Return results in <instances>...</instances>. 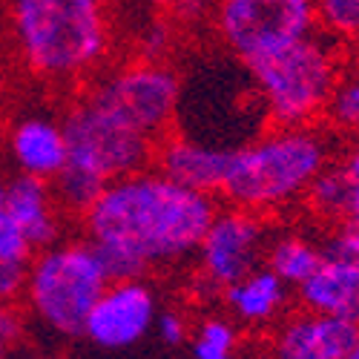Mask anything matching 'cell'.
<instances>
[{
  "instance_id": "f546056e",
  "label": "cell",
  "mask_w": 359,
  "mask_h": 359,
  "mask_svg": "<svg viewBox=\"0 0 359 359\" xmlns=\"http://www.w3.org/2000/svg\"><path fill=\"white\" fill-rule=\"evenodd\" d=\"M345 359H359V339L353 342V348H351V353H348Z\"/></svg>"
},
{
  "instance_id": "7a4b0ae2",
  "label": "cell",
  "mask_w": 359,
  "mask_h": 359,
  "mask_svg": "<svg viewBox=\"0 0 359 359\" xmlns=\"http://www.w3.org/2000/svg\"><path fill=\"white\" fill-rule=\"evenodd\" d=\"M6 26L20 67L46 86L81 89L112 64L109 0H6Z\"/></svg>"
},
{
  "instance_id": "9a60e30c",
  "label": "cell",
  "mask_w": 359,
  "mask_h": 359,
  "mask_svg": "<svg viewBox=\"0 0 359 359\" xmlns=\"http://www.w3.org/2000/svg\"><path fill=\"white\" fill-rule=\"evenodd\" d=\"M227 153L230 149L210 147L198 138H190L184 133L172 130L167 138L158 141L153 167L178 184L210 193L219 198V187H222L224 167H227Z\"/></svg>"
},
{
  "instance_id": "d6a6232c",
  "label": "cell",
  "mask_w": 359,
  "mask_h": 359,
  "mask_svg": "<svg viewBox=\"0 0 359 359\" xmlns=\"http://www.w3.org/2000/svg\"><path fill=\"white\" fill-rule=\"evenodd\" d=\"M259 359H271V356H267V353H264V356H259Z\"/></svg>"
},
{
  "instance_id": "4dcf8cb0",
  "label": "cell",
  "mask_w": 359,
  "mask_h": 359,
  "mask_svg": "<svg viewBox=\"0 0 359 359\" xmlns=\"http://www.w3.org/2000/svg\"><path fill=\"white\" fill-rule=\"evenodd\" d=\"M12 359H64V356H12Z\"/></svg>"
},
{
  "instance_id": "7402d4cb",
  "label": "cell",
  "mask_w": 359,
  "mask_h": 359,
  "mask_svg": "<svg viewBox=\"0 0 359 359\" xmlns=\"http://www.w3.org/2000/svg\"><path fill=\"white\" fill-rule=\"evenodd\" d=\"M32 253H35L32 245L26 242V236L20 233V227L12 222V216L6 210V178L0 175V259L29 262Z\"/></svg>"
},
{
  "instance_id": "ffe728a7",
  "label": "cell",
  "mask_w": 359,
  "mask_h": 359,
  "mask_svg": "<svg viewBox=\"0 0 359 359\" xmlns=\"http://www.w3.org/2000/svg\"><path fill=\"white\" fill-rule=\"evenodd\" d=\"M242 334L245 331L224 311L201 316L190 331L193 359H238Z\"/></svg>"
},
{
  "instance_id": "cb8c5ba5",
  "label": "cell",
  "mask_w": 359,
  "mask_h": 359,
  "mask_svg": "<svg viewBox=\"0 0 359 359\" xmlns=\"http://www.w3.org/2000/svg\"><path fill=\"white\" fill-rule=\"evenodd\" d=\"M325 253H331L359 271V224L356 222H339L331 227L325 242Z\"/></svg>"
},
{
  "instance_id": "6da1fadb",
  "label": "cell",
  "mask_w": 359,
  "mask_h": 359,
  "mask_svg": "<svg viewBox=\"0 0 359 359\" xmlns=\"http://www.w3.org/2000/svg\"><path fill=\"white\" fill-rule=\"evenodd\" d=\"M222 201L184 187L153 164L109 182L81 213V236L112 279H138L193 259Z\"/></svg>"
},
{
  "instance_id": "4316f807",
  "label": "cell",
  "mask_w": 359,
  "mask_h": 359,
  "mask_svg": "<svg viewBox=\"0 0 359 359\" xmlns=\"http://www.w3.org/2000/svg\"><path fill=\"white\" fill-rule=\"evenodd\" d=\"M342 172H345V178L351 184H359V138H351L348 141V147L339 153V158L334 161Z\"/></svg>"
},
{
  "instance_id": "d6986e66",
  "label": "cell",
  "mask_w": 359,
  "mask_h": 359,
  "mask_svg": "<svg viewBox=\"0 0 359 359\" xmlns=\"http://www.w3.org/2000/svg\"><path fill=\"white\" fill-rule=\"evenodd\" d=\"M322 130L339 138H359V67L351 61L339 72L322 112Z\"/></svg>"
},
{
  "instance_id": "8fae6325",
  "label": "cell",
  "mask_w": 359,
  "mask_h": 359,
  "mask_svg": "<svg viewBox=\"0 0 359 359\" xmlns=\"http://www.w3.org/2000/svg\"><path fill=\"white\" fill-rule=\"evenodd\" d=\"M4 153L15 175L52 182L64 170L69 153L64 115L49 109H26L15 115L4 130Z\"/></svg>"
},
{
  "instance_id": "e0dca14e",
  "label": "cell",
  "mask_w": 359,
  "mask_h": 359,
  "mask_svg": "<svg viewBox=\"0 0 359 359\" xmlns=\"http://www.w3.org/2000/svg\"><path fill=\"white\" fill-rule=\"evenodd\" d=\"M325 259V245L311 238L302 230H279L271 233L264 248V267L273 271L290 290H296Z\"/></svg>"
},
{
  "instance_id": "52a82bcc",
  "label": "cell",
  "mask_w": 359,
  "mask_h": 359,
  "mask_svg": "<svg viewBox=\"0 0 359 359\" xmlns=\"http://www.w3.org/2000/svg\"><path fill=\"white\" fill-rule=\"evenodd\" d=\"M81 89H86L98 104L112 109L141 135L156 141V147L172 133L178 104H182L178 72L167 61H149V57L109 64Z\"/></svg>"
},
{
  "instance_id": "277c9868",
  "label": "cell",
  "mask_w": 359,
  "mask_h": 359,
  "mask_svg": "<svg viewBox=\"0 0 359 359\" xmlns=\"http://www.w3.org/2000/svg\"><path fill=\"white\" fill-rule=\"evenodd\" d=\"M64 127L69 153L64 170L52 178V190L69 219H81L109 182L153 164L156 141L121 121L86 89H78L67 107Z\"/></svg>"
},
{
  "instance_id": "7c38bea8",
  "label": "cell",
  "mask_w": 359,
  "mask_h": 359,
  "mask_svg": "<svg viewBox=\"0 0 359 359\" xmlns=\"http://www.w3.org/2000/svg\"><path fill=\"white\" fill-rule=\"evenodd\" d=\"M359 339V325L316 311H287L267 331L271 359H345Z\"/></svg>"
},
{
  "instance_id": "44dd1931",
  "label": "cell",
  "mask_w": 359,
  "mask_h": 359,
  "mask_svg": "<svg viewBox=\"0 0 359 359\" xmlns=\"http://www.w3.org/2000/svg\"><path fill=\"white\" fill-rule=\"evenodd\" d=\"M319 29L337 41H348L359 32V0H316Z\"/></svg>"
},
{
  "instance_id": "603a6c76",
  "label": "cell",
  "mask_w": 359,
  "mask_h": 359,
  "mask_svg": "<svg viewBox=\"0 0 359 359\" xmlns=\"http://www.w3.org/2000/svg\"><path fill=\"white\" fill-rule=\"evenodd\" d=\"M29 334V316L23 305L0 302V351L15 353Z\"/></svg>"
},
{
  "instance_id": "5b68a950",
  "label": "cell",
  "mask_w": 359,
  "mask_h": 359,
  "mask_svg": "<svg viewBox=\"0 0 359 359\" xmlns=\"http://www.w3.org/2000/svg\"><path fill=\"white\" fill-rule=\"evenodd\" d=\"M109 282L112 276L95 245L83 236H64L32 253L20 305L43 334L78 339Z\"/></svg>"
},
{
  "instance_id": "2e32d148",
  "label": "cell",
  "mask_w": 359,
  "mask_h": 359,
  "mask_svg": "<svg viewBox=\"0 0 359 359\" xmlns=\"http://www.w3.org/2000/svg\"><path fill=\"white\" fill-rule=\"evenodd\" d=\"M293 296L305 311L359 325V271L331 253H325L322 264L293 290Z\"/></svg>"
},
{
  "instance_id": "ba28073f",
  "label": "cell",
  "mask_w": 359,
  "mask_h": 359,
  "mask_svg": "<svg viewBox=\"0 0 359 359\" xmlns=\"http://www.w3.org/2000/svg\"><path fill=\"white\" fill-rule=\"evenodd\" d=\"M319 29L316 0H216L213 32L245 67Z\"/></svg>"
},
{
  "instance_id": "1f68e13d",
  "label": "cell",
  "mask_w": 359,
  "mask_h": 359,
  "mask_svg": "<svg viewBox=\"0 0 359 359\" xmlns=\"http://www.w3.org/2000/svg\"><path fill=\"white\" fill-rule=\"evenodd\" d=\"M15 353H6V351H0V359H12Z\"/></svg>"
},
{
  "instance_id": "5bb4252c",
  "label": "cell",
  "mask_w": 359,
  "mask_h": 359,
  "mask_svg": "<svg viewBox=\"0 0 359 359\" xmlns=\"http://www.w3.org/2000/svg\"><path fill=\"white\" fill-rule=\"evenodd\" d=\"M6 210L26 236V242L32 245V250L49 248L52 242L67 236L69 216L57 201L52 182H41V178L29 175L6 178Z\"/></svg>"
},
{
  "instance_id": "484cf974",
  "label": "cell",
  "mask_w": 359,
  "mask_h": 359,
  "mask_svg": "<svg viewBox=\"0 0 359 359\" xmlns=\"http://www.w3.org/2000/svg\"><path fill=\"white\" fill-rule=\"evenodd\" d=\"M156 331L158 337L167 342V345H184L190 339V331H193V322L184 316V311L178 308H164L158 311V319H156Z\"/></svg>"
},
{
  "instance_id": "ac0fdd59",
  "label": "cell",
  "mask_w": 359,
  "mask_h": 359,
  "mask_svg": "<svg viewBox=\"0 0 359 359\" xmlns=\"http://www.w3.org/2000/svg\"><path fill=\"white\" fill-rule=\"evenodd\" d=\"M351 193L353 184L345 178V172L331 161L305 190V198L299 207H305L308 216L319 224L334 227L348 219V207H351Z\"/></svg>"
},
{
  "instance_id": "f1b7e54d",
  "label": "cell",
  "mask_w": 359,
  "mask_h": 359,
  "mask_svg": "<svg viewBox=\"0 0 359 359\" xmlns=\"http://www.w3.org/2000/svg\"><path fill=\"white\" fill-rule=\"evenodd\" d=\"M345 222H356V224H359V184H353L351 207H348V219H345Z\"/></svg>"
},
{
  "instance_id": "83f0119b",
  "label": "cell",
  "mask_w": 359,
  "mask_h": 359,
  "mask_svg": "<svg viewBox=\"0 0 359 359\" xmlns=\"http://www.w3.org/2000/svg\"><path fill=\"white\" fill-rule=\"evenodd\" d=\"M345 52H348V61H351L353 67H359V32L345 41Z\"/></svg>"
},
{
  "instance_id": "9c48e42d",
  "label": "cell",
  "mask_w": 359,
  "mask_h": 359,
  "mask_svg": "<svg viewBox=\"0 0 359 359\" xmlns=\"http://www.w3.org/2000/svg\"><path fill=\"white\" fill-rule=\"evenodd\" d=\"M271 219L222 204L193 253V287L198 299H216L224 287L264 264Z\"/></svg>"
},
{
  "instance_id": "4fadbf2b",
  "label": "cell",
  "mask_w": 359,
  "mask_h": 359,
  "mask_svg": "<svg viewBox=\"0 0 359 359\" xmlns=\"http://www.w3.org/2000/svg\"><path fill=\"white\" fill-rule=\"evenodd\" d=\"M293 290L267 267H256L245 279L222 290L219 302L224 313L242 327L245 334H267L287 313Z\"/></svg>"
},
{
  "instance_id": "30bf717a",
  "label": "cell",
  "mask_w": 359,
  "mask_h": 359,
  "mask_svg": "<svg viewBox=\"0 0 359 359\" xmlns=\"http://www.w3.org/2000/svg\"><path fill=\"white\" fill-rule=\"evenodd\" d=\"M158 311V293L147 282V276L112 279L86 319L83 339L104 351L133 348L149 331H156Z\"/></svg>"
},
{
  "instance_id": "d4e9b609",
  "label": "cell",
  "mask_w": 359,
  "mask_h": 359,
  "mask_svg": "<svg viewBox=\"0 0 359 359\" xmlns=\"http://www.w3.org/2000/svg\"><path fill=\"white\" fill-rule=\"evenodd\" d=\"M26 267L29 262L0 259V302L20 305L23 287H26Z\"/></svg>"
},
{
  "instance_id": "8992f818",
  "label": "cell",
  "mask_w": 359,
  "mask_h": 359,
  "mask_svg": "<svg viewBox=\"0 0 359 359\" xmlns=\"http://www.w3.org/2000/svg\"><path fill=\"white\" fill-rule=\"evenodd\" d=\"M345 64V43L316 29L308 38L248 64V72L271 127H313L322 121Z\"/></svg>"
},
{
  "instance_id": "3957f363",
  "label": "cell",
  "mask_w": 359,
  "mask_h": 359,
  "mask_svg": "<svg viewBox=\"0 0 359 359\" xmlns=\"http://www.w3.org/2000/svg\"><path fill=\"white\" fill-rule=\"evenodd\" d=\"M331 161V138L319 124L271 127L227 153L219 201L273 219L302 204L311 182Z\"/></svg>"
}]
</instances>
